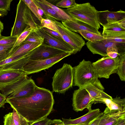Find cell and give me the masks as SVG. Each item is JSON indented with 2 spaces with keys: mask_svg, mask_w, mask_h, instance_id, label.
Returning <instances> with one entry per match:
<instances>
[{
  "mask_svg": "<svg viewBox=\"0 0 125 125\" xmlns=\"http://www.w3.org/2000/svg\"><path fill=\"white\" fill-rule=\"evenodd\" d=\"M27 25L34 31L38 29L39 26L34 20L30 9L22 0H20L17 5L16 18L10 36L18 37Z\"/></svg>",
  "mask_w": 125,
  "mask_h": 125,
  "instance_id": "3957f363",
  "label": "cell"
},
{
  "mask_svg": "<svg viewBox=\"0 0 125 125\" xmlns=\"http://www.w3.org/2000/svg\"><path fill=\"white\" fill-rule=\"evenodd\" d=\"M34 31L44 38V42L46 43L45 44L72 54L77 53L74 49L66 42L53 36L42 28L38 26V29Z\"/></svg>",
  "mask_w": 125,
  "mask_h": 125,
  "instance_id": "7c38bea8",
  "label": "cell"
},
{
  "mask_svg": "<svg viewBox=\"0 0 125 125\" xmlns=\"http://www.w3.org/2000/svg\"><path fill=\"white\" fill-rule=\"evenodd\" d=\"M108 56L112 58H115L119 56L116 43L108 47L106 50Z\"/></svg>",
  "mask_w": 125,
  "mask_h": 125,
  "instance_id": "836d02e7",
  "label": "cell"
},
{
  "mask_svg": "<svg viewBox=\"0 0 125 125\" xmlns=\"http://www.w3.org/2000/svg\"><path fill=\"white\" fill-rule=\"evenodd\" d=\"M116 43L105 39L94 42H87V47L93 54H98L103 57L108 56L106 50L108 48Z\"/></svg>",
  "mask_w": 125,
  "mask_h": 125,
  "instance_id": "ac0fdd59",
  "label": "cell"
},
{
  "mask_svg": "<svg viewBox=\"0 0 125 125\" xmlns=\"http://www.w3.org/2000/svg\"><path fill=\"white\" fill-rule=\"evenodd\" d=\"M53 125V124H52L51 123V124L50 125Z\"/></svg>",
  "mask_w": 125,
  "mask_h": 125,
  "instance_id": "c3c4849f",
  "label": "cell"
},
{
  "mask_svg": "<svg viewBox=\"0 0 125 125\" xmlns=\"http://www.w3.org/2000/svg\"></svg>",
  "mask_w": 125,
  "mask_h": 125,
  "instance_id": "681fc988",
  "label": "cell"
},
{
  "mask_svg": "<svg viewBox=\"0 0 125 125\" xmlns=\"http://www.w3.org/2000/svg\"><path fill=\"white\" fill-rule=\"evenodd\" d=\"M33 31H34V30L29 26L27 25L24 30L17 37L16 41L11 51L23 42L30 34Z\"/></svg>",
  "mask_w": 125,
  "mask_h": 125,
  "instance_id": "484cf974",
  "label": "cell"
},
{
  "mask_svg": "<svg viewBox=\"0 0 125 125\" xmlns=\"http://www.w3.org/2000/svg\"><path fill=\"white\" fill-rule=\"evenodd\" d=\"M73 68L70 65L64 63L57 69L52 78V91L64 94L73 86Z\"/></svg>",
  "mask_w": 125,
  "mask_h": 125,
  "instance_id": "5b68a950",
  "label": "cell"
},
{
  "mask_svg": "<svg viewBox=\"0 0 125 125\" xmlns=\"http://www.w3.org/2000/svg\"><path fill=\"white\" fill-rule=\"evenodd\" d=\"M22 0L41 22L43 18L39 12V8L33 0Z\"/></svg>",
  "mask_w": 125,
  "mask_h": 125,
  "instance_id": "d4e9b609",
  "label": "cell"
},
{
  "mask_svg": "<svg viewBox=\"0 0 125 125\" xmlns=\"http://www.w3.org/2000/svg\"><path fill=\"white\" fill-rule=\"evenodd\" d=\"M100 113L99 109H92L85 114L77 118L72 119L62 118V121L64 125H90Z\"/></svg>",
  "mask_w": 125,
  "mask_h": 125,
  "instance_id": "9a60e30c",
  "label": "cell"
},
{
  "mask_svg": "<svg viewBox=\"0 0 125 125\" xmlns=\"http://www.w3.org/2000/svg\"><path fill=\"white\" fill-rule=\"evenodd\" d=\"M1 32H0V36L1 35Z\"/></svg>",
  "mask_w": 125,
  "mask_h": 125,
  "instance_id": "7dc6e473",
  "label": "cell"
},
{
  "mask_svg": "<svg viewBox=\"0 0 125 125\" xmlns=\"http://www.w3.org/2000/svg\"><path fill=\"white\" fill-rule=\"evenodd\" d=\"M48 19L53 23L56 29V31L61 35L64 41L72 47L77 53L80 51L85 44L82 37L67 28L61 22L52 18Z\"/></svg>",
  "mask_w": 125,
  "mask_h": 125,
  "instance_id": "52a82bcc",
  "label": "cell"
},
{
  "mask_svg": "<svg viewBox=\"0 0 125 125\" xmlns=\"http://www.w3.org/2000/svg\"><path fill=\"white\" fill-rule=\"evenodd\" d=\"M12 112H10L4 116V125H15L12 118Z\"/></svg>",
  "mask_w": 125,
  "mask_h": 125,
  "instance_id": "74e56055",
  "label": "cell"
},
{
  "mask_svg": "<svg viewBox=\"0 0 125 125\" xmlns=\"http://www.w3.org/2000/svg\"><path fill=\"white\" fill-rule=\"evenodd\" d=\"M124 121H125V117L120 119L115 125H120Z\"/></svg>",
  "mask_w": 125,
  "mask_h": 125,
  "instance_id": "ee69618b",
  "label": "cell"
},
{
  "mask_svg": "<svg viewBox=\"0 0 125 125\" xmlns=\"http://www.w3.org/2000/svg\"><path fill=\"white\" fill-rule=\"evenodd\" d=\"M12 0H0V9L7 11L10 10V5Z\"/></svg>",
  "mask_w": 125,
  "mask_h": 125,
  "instance_id": "d590c367",
  "label": "cell"
},
{
  "mask_svg": "<svg viewBox=\"0 0 125 125\" xmlns=\"http://www.w3.org/2000/svg\"><path fill=\"white\" fill-rule=\"evenodd\" d=\"M52 123L53 125H64L62 121L60 119L52 120Z\"/></svg>",
  "mask_w": 125,
  "mask_h": 125,
  "instance_id": "b9f144b4",
  "label": "cell"
},
{
  "mask_svg": "<svg viewBox=\"0 0 125 125\" xmlns=\"http://www.w3.org/2000/svg\"><path fill=\"white\" fill-rule=\"evenodd\" d=\"M107 106L104 114L120 118L125 116V98L121 99L117 96L112 99H106L104 104Z\"/></svg>",
  "mask_w": 125,
  "mask_h": 125,
  "instance_id": "8fae6325",
  "label": "cell"
},
{
  "mask_svg": "<svg viewBox=\"0 0 125 125\" xmlns=\"http://www.w3.org/2000/svg\"><path fill=\"white\" fill-rule=\"evenodd\" d=\"M41 24L38 26L40 28H45L49 29L56 31L55 25L50 19L42 18L41 22Z\"/></svg>",
  "mask_w": 125,
  "mask_h": 125,
  "instance_id": "4dcf8cb0",
  "label": "cell"
},
{
  "mask_svg": "<svg viewBox=\"0 0 125 125\" xmlns=\"http://www.w3.org/2000/svg\"><path fill=\"white\" fill-rule=\"evenodd\" d=\"M98 17L100 25L104 27L125 19V12L121 10L115 11H98Z\"/></svg>",
  "mask_w": 125,
  "mask_h": 125,
  "instance_id": "5bb4252c",
  "label": "cell"
},
{
  "mask_svg": "<svg viewBox=\"0 0 125 125\" xmlns=\"http://www.w3.org/2000/svg\"><path fill=\"white\" fill-rule=\"evenodd\" d=\"M26 74L22 71L0 69V90Z\"/></svg>",
  "mask_w": 125,
  "mask_h": 125,
  "instance_id": "2e32d148",
  "label": "cell"
},
{
  "mask_svg": "<svg viewBox=\"0 0 125 125\" xmlns=\"http://www.w3.org/2000/svg\"><path fill=\"white\" fill-rule=\"evenodd\" d=\"M120 125H125V121H124Z\"/></svg>",
  "mask_w": 125,
  "mask_h": 125,
  "instance_id": "bcb514c9",
  "label": "cell"
},
{
  "mask_svg": "<svg viewBox=\"0 0 125 125\" xmlns=\"http://www.w3.org/2000/svg\"><path fill=\"white\" fill-rule=\"evenodd\" d=\"M52 120L46 117L29 125H49L51 124Z\"/></svg>",
  "mask_w": 125,
  "mask_h": 125,
  "instance_id": "8d00e7d4",
  "label": "cell"
},
{
  "mask_svg": "<svg viewBox=\"0 0 125 125\" xmlns=\"http://www.w3.org/2000/svg\"><path fill=\"white\" fill-rule=\"evenodd\" d=\"M6 97L1 93L0 90V108L4 106L6 103Z\"/></svg>",
  "mask_w": 125,
  "mask_h": 125,
  "instance_id": "ab89813d",
  "label": "cell"
},
{
  "mask_svg": "<svg viewBox=\"0 0 125 125\" xmlns=\"http://www.w3.org/2000/svg\"><path fill=\"white\" fill-rule=\"evenodd\" d=\"M44 3L47 4L60 15L65 21L71 20L73 19L64 10L57 7L53 4L45 0H41Z\"/></svg>",
  "mask_w": 125,
  "mask_h": 125,
  "instance_id": "4316f807",
  "label": "cell"
},
{
  "mask_svg": "<svg viewBox=\"0 0 125 125\" xmlns=\"http://www.w3.org/2000/svg\"><path fill=\"white\" fill-rule=\"evenodd\" d=\"M18 37L10 36L6 37L1 35L0 36V45H6L15 43Z\"/></svg>",
  "mask_w": 125,
  "mask_h": 125,
  "instance_id": "1f68e13d",
  "label": "cell"
},
{
  "mask_svg": "<svg viewBox=\"0 0 125 125\" xmlns=\"http://www.w3.org/2000/svg\"><path fill=\"white\" fill-rule=\"evenodd\" d=\"M119 60L116 73L121 80L125 81V52L119 54Z\"/></svg>",
  "mask_w": 125,
  "mask_h": 125,
  "instance_id": "7402d4cb",
  "label": "cell"
},
{
  "mask_svg": "<svg viewBox=\"0 0 125 125\" xmlns=\"http://www.w3.org/2000/svg\"><path fill=\"white\" fill-rule=\"evenodd\" d=\"M4 29V25L3 23L0 20V32H1Z\"/></svg>",
  "mask_w": 125,
  "mask_h": 125,
  "instance_id": "f6af8a7d",
  "label": "cell"
},
{
  "mask_svg": "<svg viewBox=\"0 0 125 125\" xmlns=\"http://www.w3.org/2000/svg\"><path fill=\"white\" fill-rule=\"evenodd\" d=\"M65 52L43 43L28 53L27 56L28 60H41L51 58Z\"/></svg>",
  "mask_w": 125,
  "mask_h": 125,
  "instance_id": "9c48e42d",
  "label": "cell"
},
{
  "mask_svg": "<svg viewBox=\"0 0 125 125\" xmlns=\"http://www.w3.org/2000/svg\"><path fill=\"white\" fill-rule=\"evenodd\" d=\"M6 103L31 124L47 117L52 110L54 100L51 91L37 86L31 95L7 99Z\"/></svg>",
  "mask_w": 125,
  "mask_h": 125,
  "instance_id": "6da1fadb",
  "label": "cell"
},
{
  "mask_svg": "<svg viewBox=\"0 0 125 125\" xmlns=\"http://www.w3.org/2000/svg\"><path fill=\"white\" fill-rule=\"evenodd\" d=\"M8 13V12L0 9V17H3L6 16Z\"/></svg>",
  "mask_w": 125,
  "mask_h": 125,
  "instance_id": "7bdbcfd3",
  "label": "cell"
},
{
  "mask_svg": "<svg viewBox=\"0 0 125 125\" xmlns=\"http://www.w3.org/2000/svg\"><path fill=\"white\" fill-rule=\"evenodd\" d=\"M13 109L12 117L15 125H29L30 124L14 109Z\"/></svg>",
  "mask_w": 125,
  "mask_h": 125,
  "instance_id": "f1b7e54d",
  "label": "cell"
},
{
  "mask_svg": "<svg viewBox=\"0 0 125 125\" xmlns=\"http://www.w3.org/2000/svg\"><path fill=\"white\" fill-rule=\"evenodd\" d=\"M88 92L93 101V104L102 103L106 99H112L111 96L104 92V88L98 78L83 88Z\"/></svg>",
  "mask_w": 125,
  "mask_h": 125,
  "instance_id": "4fadbf2b",
  "label": "cell"
},
{
  "mask_svg": "<svg viewBox=\"0 0 125 125\" xmlns=\"http://www.w3.org/2000/svg\"><path fill=\"white\" fill-rule=\"evenodd\" d=\"M103 115V112H100L98 116L95 118L90 125H98Z\"/></svg>",
  "mask_w": 125,
  "mask_h": 125,
  "instance_id": "60d3db41",
  "label": "cell"
},
{
  "mask_svg": "<svg viewBox=\"0 0 125 125\" xmlns=\"http://www.w3.org/2000/svg\"><path fill=\"white\" fill-rule=\"evenodd\" d=\"M93 101L87 91L84 88H79L74 91L73 94L72 106L76 112L83 111L87 108L92 110Z\"/></svg>",
  "mask_w": 125,
  "mask_h": 125,
  "instance_id": "30bf717a",
  "label": "cell"
},
{
  "mask_svg": "<svg viewBox=\"0 0 125 125\" xmlns=\"http://www.w3.org/2000/svg\"><path fill=\"white\" fill-rule=\"evenodd\" d=\"M42 44L38 43L23 42L10 52L8 58L28 53Z\"/></svg>",
  "mask_w": 125,
  "mask_h": 125,
  "instance_id": "d6986e66",
  "label": "cell"
},
{
  "mask_svg": "<svg viewBox=\"0 0 125 125\" xmlns=\"http://www.w3.org/2000/svg\"><path fill=\"white\" fill-rule=\"evenodd\" d=\"M92 62L83 59L77 65L73 67V85L79 88H84L99 78L98 74Z\"/></svg>",
  "mask_w": 125,
  "mask_h": 125,
  "instance_id": "277c9868",
  "label": "cell"
},
{
  "mask_svg": "<svg viewBox=\"0 0 125 125\" xmlns=\"http://www.w3.org/2000/svg\"><path fill=\"white\" fill-rule=\"evenodd\" d=\"M104 114L103 113V116L98 125H115L121 118Z\"/></svg>",
  "mask_w": 125,
  "mask_h": 125,
  "instance_id": "cb8c5ba5",
  "label": "cell"
},
{
  "mask_svg": "<svg viewBox=\"0 0 125 125\" xmlns=\"http://www.w3.org/2000/svg\"><path fill=\"white\" fill-rule=\"evenodd\" d=\"M44 38L35 31L31 32L23 42H36L42 44L44 43Z\"/></svg>",
  "mask_w": 125,
  "mask_h": 125,
  "instance_id": "f546056e",
  "label": "cell"
},
{
  "mask_svg": "<svg viewBox=\"0 0 125 125\" xmlns=\"http://www.w3.org/2000/svg\"><path fill=\"white\" fill-rule=\"evenodd\" d=\"M86 40L91 42H94L105 39L104 36L92 32L82 31L79 33Z\"/></svg>",
  "mask_w": 125,
  "mask_h": 125,
  "instance_id": "603a6c76",
  "label": "cell"
},
{
  "mask_svg": "<svg viewBox=\"0 0 125 125\" xmlns=\"http://www.w3.org/2000/svg\"><path fill=\"white\" fill-rule=\"evenodd\" d=\"M63 25L70 31L79 33L82 31H88L96 34H101L94 28L83 22L75 20H66L62 22Z\"/></svg>",
  "mask_w": 125,
  "mask_h": 125,
  "instance_id": "e0dca14e",
  "label": "cell"
},
{
  "mask_svg": "<svg viewBox=\"0 0 125 125\" xmlns=\"http://www.w3.org/2000/svg\"><path fill=\"white\" fill-rule=\"evenodd\" d=\"M110 41L115 43H125V36H104Z\"/></svg>",
  "mask_w": 125,
  "mask_h": 125,
  "instance_id": "e575fe53",
  "label": "cell"
},
{
  "mask_svg": "<svg viewBox=\"0 0 125 125\" xmlns=\"http://www.w3.org/2000/svg\"><path fill=\"white\" fill-rule=\"evenodd\" d=\"M15 43L10 44L0 45V62L7 59L10 52Z\"/></svg>",
  "mask_w": 125,
  "mask_h": 125,
  "instance_id": "83f0119b",
  "label": "cell"
},
{
  "mask_svg": "<svg viewBox=\"0 0 125 125\" xmlns=\"http://www.w3.org/2000/svg\"><path fill=\"white\" fill-rule=\"evenodd\" d=\"M102 35L108 36H125V29L118 22L103 27Z\"/></svg>",
  "mask_w": 125,
  "mask_h": 125,
  "instance_id": "ffe728a7",
  "label": "cell"
},
{
  "mask_svg": "<svg viewBox=\"0 0 125 125\" xmlns=\"http://www.w3.org/2000/svg\"><path fill=\"white\" fill-rule=\"evenodd\" d=\"M72 54L71 53L65 52L45 60H28L23 66L21 70L27 75L39 72L42 70L48 69L63 58Z\"/></svg>",
  "mask_w": 125,
  "mask_h": 125,
  "instance_id": "8992f818",
  "label": "cell"
},
{
  "mask_svg": "<svg viewBox=\"0 0 125 125\" xmlns=\"http://www.w3.org/2000/svg\"><path fill=\"white\" fill-rule=\"evenodd\" d=\"M76 4L75 0H62L57 2L55 6L58 7L68 8L74 6Z\"/></svg>",
  "mask_w": 125,
  "mask_h": 125,
  "instance_id": "d6a6232c",
  "label": "cell"
},
{
  "mask_svg": "<svg viewBox=\"0 0 125 125\" xmlns=\"http://www.w3.org/2000/svg\"><path fill=\"white\" fill-rule=\"evenodd\" d=\"M33 0L38 8L42 11L47 18L48 17H51L62 22L65 21L54 10L42 2L41 0Z\"/></svg>",
  "mask_w": 125,
  "mask_h": 125,
  "instance_id": "44dd1931",
  "label": "cell"
},
{
  "mask_svg": "<svg viewBox=\"0 0 125 125\" xmlns=\"http://www.w3.org/2000/svg\"><path fill=\"white\" fill-rule=\"evenodd\" d=\"M42 28L44 30L53 36L57 38L62 41L65 42L61 35L57 32L49 29L45 28Z\"/></svg>",
  "mask_w": 125,
  "mask_h": 125,
  "instance_id": "f35d334b",
  "label": "cell"
},
{
  "mask_svg": "<svg viewBox=\"0 0 125 125\" xmlns=\"http://www.w3.org/2000/svg\"><path fill=\"white\" fill-rule=\"evenodd\" d=\"M119 60V56L115 58L107 56L103 57L92 64L99 78L108 79L111 74L116 73Z\"/></svg>",
  "mask_w": 125,
  "mask_h": 125,
  "instance_id": "ba28073f",
  "label": "cell"
},
{
  "mask_svg": "<svg viewBox=\"0 0 125 125\" xmlns=\"http://www.w3.org/2000/svg\"><path fill=\"white\" fill-rule=\"evenodd\" d=\"M64 10L73 19L85 23L99 31L101 26L98 21V11L90 3H76Z\"/></svg>",
  "mask_w": 125,
  "mask_h": 125,
  "instance_id": "7a4b0ae2",
  "label": "cell"
}]
</instances>
